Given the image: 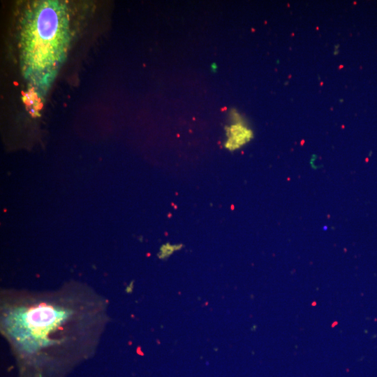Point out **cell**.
<instances>
[{"label":"cell","instance_id":"6da1fadb","mask_svg":"<svg viewBox=\"0 0 377 377\" xmlns=\"http://www.w3.org/2000/svg\"><path fill=\"white\" fill-rule=\"evenodd\" d=\"M71 39L70 13L60 0L29 3L20 19V69L29 91L43 98L64 64Z\"/></svg>","mask_w":377,"mask_h":377},{"label":"cell","instance_id":"7a4b0ae2","mask_svg":"<svg viewBox=\"0 0 377 377\" xmlns=\"http://www.w3.org/2000/svg\"><path fill=\"white\" fill-rule=\"evenodd\" d=\"M64 316V312L50 306L31 309L16 318L14 334L28 341H38L60 323Z\"/></svg>","mask_w":377,"mask_h":377},{"label":"cell","instance_id":"3957f363","mask_svg":"<svg viewBox=\"0 0 377 377\" xmlns=\"http://www.w3.org/2000/svg\"><path fill=\"white\" fill-rule=\"evenodd\" d=\"M226 140L224 146L230 151L240 149L253 138V131L240 122L226 127Z\"/></svg>","mask_w":377,"mask_h":377},{"label":"cell","instance_id":"277c9868","mask_svg":"<svg viewBox=\"0 0 377 377\" xmlns=\"http://www.w3.org/2000/svg\"><path fill=\"white\" fill-rule=\"evenodd\" d=\"M182 244L165 243L160 249L158 257L161 259H165L172 256L175 252L180 251L183 248Z\"/></svg>","mask_w":377,"mask_h":377}]
</instances>
